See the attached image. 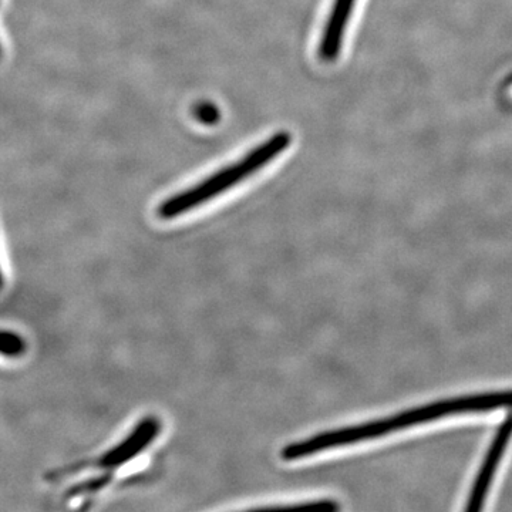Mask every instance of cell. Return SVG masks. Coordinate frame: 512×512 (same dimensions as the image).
<instances>
[{"label":"cell","instance_id":"cell-7","mask_svg":"<svg viewBox=\"0 0 512 512\" xmlns=\"http://www.w3.org/2000/svg\"><path fill=\"white\" fill-rule=\"evenodd\" d=\"M195 116L201 123L211 124L218 120V109L211 103H201L195 107Z\"/></svg>","mask_w":512,"mask_h":512},{"label":"cell","instance_id":"cell-6","mask_svg":"<svg viewBox=\"0 0 512 512\" xmlns=\"http://www.w3.org/2000/svg\"><path fill=\"white\" fill-rule=\"evenodd\" d=\"M26 343L25 340L20 338L18 333L10 332V330H3L2 332V355L6 357H19L25 353Z\"/></svg>","mask_w":512,"mask_h":512},{"label":"cell","instance_id":"cell-3","mask_svg":"<svg viewBox=\"0 0 512 512\" xmlns=\"http://www.w3.org/2000/svg\"><path fill=\"white\" fill-rule=\"evenodd\" d=\"M160 431L161 421L158 417H144L128 433L126 439L121 440L116 447L110 448L100 457V460L97 461V467L116 470V468L130 463L131 460L140 456L146 448L156 441Z\"/></svg>","mask_w":512,"mask_h":512},{"label":"cell","instance_id":"cell-4","mask_svg":"<svg viewBox=\"0 0 512 512\" xmlns=\"http://www.w3.org/2000/svg\"><path fill=\"white\" fill-rule=\"evenodd\" d=\"M511 437L512 413L508 414L503 424L498 427L493 444L488 448L487 456L484 458L480 473L477 474L476 481H474L473 487H471L466 511L473 512L483 510L485 498H487L488 491H490L491 484H493L495 473H497L498 466H500L501 460H503L505 450H507Z\"/></svg>","mask_w":512,"mask_h":512},{"label":"cell","instance_id":"cell-2","mask_svg":"<svg viewBox=\"0 0 512 512\" xmlns=\"http://www.w3.org/2000/svg\"><path fill=\"white\" fill-rule=\"evenodd\" d=\"M291 144L292 134L289 131H278V133L272 134L268 140L252 148L235 163L221 168L200 183L192 185L187 190L177 192L161 202L157 208L158 217L161 220H174V218L187 214V212L201 207L202 204H207L214 198L220 197L224 192L232 190L235 185L241 184L242 181L252 177L266 165L271 164L282 153H285Z\"/></svg>","mask_w":512,"mask_h":512},{"label":"cell","instance_id":"cell-1","mask_svg":"<svg viewBox=\"0 0 512 512\" xmlns=\"http://www.w3.org/2000/svg\"><path fill=\"white\" fill-rule=\"evenodd\" d=\"M508 407L512 409V390L505 392H488L470 394V396L457 397V399L441 400V402L426 404L400 414H394L387 419L370 421L359 426L345 427V429L325 431L309 439L296 441L282 448L281 458L285 461H296L322 453L330 448L349 446L363 440L379 439V437L392 434L393 431L407 429L417 424L427 423L441 417L454 416V414L485 413Z\"/></svg>","mask_w":512,"mask_h":512},{"label":"cell","instance_id":"cell-5","mask_svg":"<svg viewBox=\"0 0 512 512\" xmlns=\"http://www.w3.org/2000/svg\"><path fill=\"white\" fill-rule=\"evenodd\" d=\"M357 0H333L319 42V57L326 63L338 60Z\"/></svg>","mask_w":512,"mask_h":512},{"label":"cell","instance_id":"cell-8","mask_svg":"<svg viewBox=\"0 0 512 512\" xmlns=\"http://www.w3.org/2000/svg\"><path fill=\"white\" fill-rule=\"evenodd\" d=\"M498 94H500V101L503 106L512 110V73L501 84Z\"/></svg>","mask_w":512,"mask_h":512}]
</instances>
